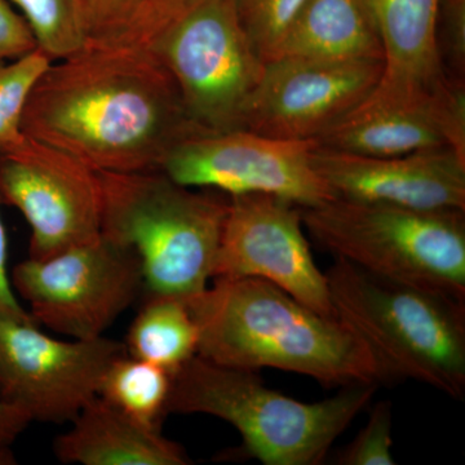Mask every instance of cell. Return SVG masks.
Here are the masks:
<instances>
[{"mask_svg": "<svg viewBox=\"0 0 465 465\" xmlns=\"http://www.w3.org/2000/svg\"><path fill=\"white\" fill-rule=\"evenodd\" d=\"M336 317L369 348L385 379L465 396V302L381 280L345 260L326 273Z\"/></svg>", "mask_w": 465, "mask_h": 465, "instance_id": "5b68a950", "label": "cell"}, {"mask_svg": "<svg viewBox=\"0 0 465 465\" xmlns=\"http://www.w3.org/2000/svg\"><path fill=\"white\" fill-rule=\"evenodd\" d=\"M465 211L415 210L335 197L302 208L335 259L391 282L465 302Z\"/></svg>", "mask_w": 465, "mask_h": 465, "instance_id": "8992f818", "label": "cell"}, {"mask_svg": "<svg viewBox=\"0 0 465 465\" xmlns=\"http://www.w3.org/2000/svg\"><path fill=\"white\" fill-rule=\"evenodd\" d=\"M382 61H329L275 57L247 101L241 130L314 142L370 94Z\"/></svg>", "mask_w": 465, "mask_h": 465, "instance_id": "4fadbf2b", "label": "cell"}, {"mask_svg": "<svg viewBox=\"0 0 465 465\" xmlns=\"http://www.w3.org/2000/svg\"><path fill=\"white\" fill-rule=\"evenodd\" d=\"M54 454L65 464L186 465L185 450L159 428L134 420L96 396L54 440Z\"/></svg>", "mask_w": 465, "mask_h": 465, "instance_id": "e0dca14e", "label": "cell"}, {"mask_svg": "<svg viewBox=\"0 0 465 465\" xmlns=\"http://www.w3.org/2000/svg\"><path fill=\"white\" fill-rule=\"evenodd\" d=\"M32 27L36 45L52 61L75 54L88 42L84 0H9Z\"/></svg>", "mask_w": 465, "mask_h": 465, "instance_id": "44dd1931", "label": "cell"}, {"mask_svg": "<svg viewBox=\"0 0 465 465\" xmlns=\"http://www.w3.org/2000/svg\"><path fill=\"white\" fill-rule=\"evenodd\" d=\"M2 204V203H0ZM8 241L2 216H0V318L30 320L29 312L18 302L8 273ZM33 320V318H32Z\"/></svg>", "mask_w": 465, "mask_h": 465, "instance_id": "f1b7e54d", "label": "cell"}, {"mask_svg": "<svg viewBox=\"0 0 465 465\" xmlns=\"http://www.w3.org/2000/svg\"><path fill=\"white\" fill-rule=\"evenodd\" d=\"M312 161L335 197L415 210L465 211V158L451 148L366 157L314 145Z\"/></svg>", "mask_w": 465, "mask_h": 465, "instance_id": "9a60e30c", "label": "cell"}, {"mask_svg": "<svg viewBox=\"0 0 465 465\" xmlns=\"http://www.w3.org/2000/svg\"><path fill=\"white\" fill-rule=\"evenodd\" d=\"M51 63L41 48L16 60L0 61V150L14 148L25 137L24 110L34 85Z\"/></svg>", "mask_w": 465, "mask_h": 465, "instance_id": "7402d4cb", "label": "cell"}, {"mask_svg": "<svg viewBox=\"0 0 465 465\" xmlns=\"http://www.w3.org/2000/svg\"><path fill=\"white\" fill-rule=\"evenodd\" d=\"M382 47L376 90L402 96L433 94L449 81L439 48L440 0H361Z\"/></svg>", "mask_w": 465, "mask_h": 465, "instance_id": "2e32d148", "label": "cell"}, {"mask_svg": "<svg viewBox=\"0 0 465 465\" xmlns=\"http://www.w3.org/2000/svg\"><path fill=\"white\" fill-rule=\"evenodd\" d=\"M145 47L173 76L202 131L241 130L265 63L242 25L235 0H197Z\"/></svg>", "mask_w": 465, "mask_h": 465, "instance_id": "52a82bcc", "label": "cell"}, {"mask_svg": "<svg viewBox=\"0 0 465 465\" xmlns=\"http://www.w3.org/2000/svg\"><path fill=\"white\" fill-rule=\"evenodd\" d=\"M275 57L382 61V47L361 0H307Z\"/></svg>", "mask_w": 465, "mask_h": 465, "instance_id": "ac0fdd59", "label": "cell"}, {"mask_svg": "<svg viewBox=\"0 0 465 465\" xmlns=\"http://www.w3.org/2000/svg\"><path fill=\"white\" fill-rule=\"evenodd\" d=\"M14 454H12L9 448H0V465H11L15 464Z\"/></svg>", "mask_w": 465, "mask_h": 465, "instance_id": "4dcf8cb0", "label": "cell"}, {"mask_svg": "<svg viewBox=\"0 0 465 465\" xmlns=\"http://www.w3.org/2000/svg\"><path fill=\"white\" fill-rule=\"evenodd\" d=\"M36 48L35 35L23 15L9 0H0V61L16 60Z\"/></svg>", "mask_w": 465, "mask_h": 465, "instance_id": "4316f807", "label": "cell"}, {"mask_svg": "<svg viewBox=\"0 0 465 465\" xmlns=\"http://www.w3.org/2000/svg\"><path fill=\"white\" fill-rule=\"evenodd\" d=\"M314 142L264 136L249 130L202 134L179 143L161 171L173 182L228 197L266 194L313 207L335 198L312 161Z\"/></svg>", "mask_w": 465, "mask_h": 465, "instance_id": "30bf717a", "label": "cell"}, {"mask_svg": "<svg viewBox=\"0 0 465 465\" xmlns=\"http://www.w3.org/2000/svg\"><path fill=\"white\" fill-rule=\"evenodd\" d=\"M379 382L349 385L336 396L302 402L266 387L255 371L193 357L173 375L168 414L215 416L232 425L242 451L265 465L323 463Z\"/></svg>", "mask_w": 465, "mask_h": 465, "instance_id": "3957f363", "label": "cell"}, {"mask_svg": "<svg viewBox=\"0 0 465 465\" xmlns=\"http://www.w3.org/2000/svg\"><path fill=\"white\" fill-rule=\"evenodd\" d=\"M307 0H235L238 16L262 60L274 56Z\"/></svg>", "mask_w": 465, "mask_h": 465, "instance_id": "603a6c76", "label": "cell"}, {"mask_svg": "<svg viewBox=\"0 0 465 465\" xmlns=\"http://www.w3.org/2000/svg\"><path fill=\"white\" fill-rule=\"evenodd\" d=\"M197 0H148L142 16L122 41L145 45Z\"/></svg>", "mask_w": 465, "mask_h": 465, "instance_id": "83f0119b", "label": "cell"}, {"mask_svg": "<svg viewBox=\"0 0 465 465\" xmlns=\"http://www.w3.org/2000/svg\"><path fill=\"white\" fill-rule=\"evenodd\" d=\"M128 356L171 375L198 354V327L185 299L149 295L127 333Z\"/></svg>", "mask_w": 465, "mask_h": 465, "instance_id": "d6986e66", "label": "cell"}, {"mask_svg": "<svg viewBox=\"0 0 465 465\" xmlns=\"http://www.w3.org/2000/svg\"><path fill=\"white\" fill-rule=\"evenodd\" d=\"M30 423L26 415L0 399V448H9Z\"/></svg>", "mask_w": 465, "mask_h": 465, "instance_id": "f546056e", "label": "cell"}, {"mask_svg": "<svg viewBox=\"0 0 465 465\" xmlns=\"http://www.w3.org/2000/svg\"><path fill=\"white\" fill-rule=\"evenodd\" d=\"M0 203L25 217L32 259L50 258L101 234L100 173L26 134L14 148L0 150Z\"/></svg>", "mask_w": 465, "mask_h": 465, "instance_id": "8fae6325", "label": "cell"}, {"mask_svg": "<svg viewBox=\"0 0 465 465\" xmlns=\"http://www.w3.org/2000/svg\"><path fill=\"white\" fill-rule=\"evenodd\" d=\"M101 234L130 247L148 295L191 299L213 278L228 200L162 173H99Z\"/></svg>", "mask_w": 465, "mask_h": 465, "instance_id": "277c9868", "label": "cell"}, {"mask_svg": "<svg viewBox=\"0 0 465 465\" xmlns=\"http://www.w3.org/2000/svg\"><path fill=\"white\" fill-rule=\"evenodd\" d=\"M15 292L39 326L72 339H96L139 298L142 262L130 247L96 240L15 266Z\"/></svg>", "mask_w": 465, "mask_h": 465, "instance_id": "ba28073f", "label": "cell"}, {"mask_svg": "<svg viewBox=\"0 0 465 465\" xmlns=\"http://www.w3.org/2000/svg\"><path fill=\"white\" fill-rule=\"evenodd\" d=\"M216 278H259L326 317H336L326 273L304 235L302 207L273 195L228 197Z\"/></svg>", "mask_w": 465, "mask_h": 465, "instance_id": "7c38bea8", "label": "cell"}, {"mask_svg": "<svg viewBox=\"0 0 465 465\" xmlns=\"http://www.w3.org/2000/svg\"><path fill=\"white\" fill-rule=\"evenodd\" d=\"M391 405L381 401L372 407L369 420L356 439L342 450L336 463L339 465H394L391 454Z\"/></svg>", "mask_w": 465, "mask_h": 465, "instance_id": "cb8c5ba5", "label": "cell"}, {"mask_svg": "<svg viewBox=\"0 0 465 465\" xmlns=\"http://www.w3.org/2000/svg\"><path fill=\"white\" fill-rule=\"evenodd\" d=\"M124 345L106 336L60 341L30 320L0 318V399L30 421L70 423L99 396Z\"/></svg>", "mask_w": 465, "mask_h": 465, "instance_id": "9c48e42d", "label": "cell"}, {"mask_svg": "<svg viewBox=\"0 0 465 465\" xmlns=\"http://www.w3.org/2000/svg\"><path fill=\"white\" fill-rule=\"evenodd\" d=\"M148 0H84L88 41L119 42L142 16Z\"/></svg>", "mask_w": 465, "mask_h": 465, "instance_id": "d4e9b609", "label": "cell"}, {"mask_svg": "<svg viewBox=\"0 0 465 465\" xmlns=\"http://www.w3.org/2000/svg\"><path fill=\"white\" fill-rule=\"evenodd\" d=\"M198 356L258 372L282 370L326 387L387 381L363 341L338 317L312 311L259 278H216L186 299Z\"/></svg>", "mask_w": 465, "mask_h": 465, "instance_id": "7a4b0ae2", "label": "cell"}, {"mask_svg": "<svg viewBox=\"0 0 465 465\" xmlns=\"http://www.w3.org/2000/svg\"><path fill=\"white\" fill-rule=\"evenodd\" d=\"M23 133L112 173L161 170L179 143L207 134L148 47L96 41L52 61L27 100Z\"/></svg>", "mask_w": 465, "mask_h": 465, "instance_id": "6da1fadb", "label": "cell"}, {"mask_svg": "<svg viewBox=\"0 0 465 465\" xmlns=\"http://www.w3.org/2000/svg\"><path fill=\"white\" fill-rule=\"evenodd\" d=\"M317 148L393 157L451 148L465 158V85L450 79L433 94L401 96L374 90L314 140Z\"/></svg>", "mask_w": 465, "mask_h": 465, "instance_id": "5bb4252c", "label": "cell"}, {"mask_svg": "<svg viewBox=\"0 0 465 465\" xmlns=\"http://www.w3.org/2000/svg\"><path fill=\"white\" fill-rule=\"evenodd\" d=\"M173 375L146 361L122 354L109 366L99 396L134 420L161 427L168 414Z\"/></svg>", "mask_w": 465, "mask_h": 465, "instance_id": "ffe728a7", "label": "cell"}, {"mask_svg": "<svg viewBox=\"0 0 465 465\" xmlns=\"http://www.w3.org/2000/svg\"><path fill=\"white\" fill-rule=\"evenodd\" d=\"M439 48L448 78L464 82L465 0H440Z\"/></svg>", "mask_w": 465, "mask_h": 465, "instance_id": "484cf974", "label": "cell"}]
</instances>
